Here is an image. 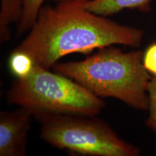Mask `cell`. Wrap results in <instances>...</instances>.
Instances as JSON below:
<instances>
[{"mask_svg": "<svg viewBox=\"0 0 156 156\" xmlns=\"http://www.w3.org/2000/svg\"><path fill=\"white\" fill-rule=\"evenodd\" d=\"M86 1L66 0L43 6L28 34L13 50L24 52L36 65L49 69L73 53L86 54L116 44L141 46L143 30L89 11Z\"/></svg>", "mask_w": 156, "mask_h": 156, "instance_id": "obj_1", "label": "cell"}, {"mask_svg": "<svg viewBox=\"0 0 156 156\" xmlns=\"http://www.w3.org/2000/svg\"><path fill=\"white\" fill-rule=\"evenodd\" d=\"M143 53L109 46L81 61L57 62L52 68L97 96L114 98L134 108L147 110L152 76L144 67Z\"/></svg>", "mask_w": 156, "mask_h": 156, "instance_id": "obj_2", "label": "cell"}, {"mask_svg": "<svg viewBox=\"0 0 156 156\" xmlns=\"http://www.w3.org/2000/svg\"><path fill=\"white\" fill-rule=\"evenodd\" d=\"M7 101L28 108L34 118L42 114L96 116L106 106L101 98L80 84L36 64L28 76L12 85Z\"/></svg>", "mask_w": 156, "mask_h": 156, "instance_id": "obj_3", "label": "cell"}, {"mask_svg": "<svg viewBox=\"0 0 156 156\" xmlns=\"http://www.w3.org/2000/svg\"><path fill=\"white\" fill-rule=\"evenodd\" d=\"M41 138L53 147L72 153L93 156H138L141 150L124 141L95 116L42 114Z\"/></svg>", "mask_w": 156, "mask_h": 156, "instance_id": "obj_4", "label": "cell"}, {"mask_svg": "<svg viewBox=\"0 0 156 156\" xmlns=\"http://www.w3.org/2000/svg\"><path fill=\"white\" fill-rule=\"evenodd\" d=\"M34 115L20 107L0 113V156L26 155L28 134Z\"/></svg>", "mask_w": 156, "mask_h": 156, "instance_id": "obj_5", "label": "cell"}, {"mask_svg": "<svg viewBox=\"0 0 156 156\" xmlns=\"http://www.w3.org/2000/svg\"><path fill=\"white\" fill-rule=\"evenodd\" d=\"M153 0H87L89 11L105 17L112 16L124 9H136L147 12L151 9Z\"/></svg>", "mask_w": 156, "mask_h": 156, "instance_id": "obj_6", "label": "cell"}, {"mask_svg": "<svg viewBox=\"0 0 156 156\" xmlns=\"http://www.w3.org/2000/svg\"><path fill=\"white\" fill-rule=\"evenodd\" d=\"M25 0H1L0 9V43L11 38L12 25L18 24L24 11Z\"/></svg>", "mask_w": 156, "mask_h": 156, "instance_id": "obj_7", "label": "cell"}, {"mask_svg": "<svg viewBox=\"0 0 156 156\" xmlns=\"http://www.w3.org/2000/svg\"><path fill=\"white\" fill-rule=\"evenodd\" d=\"M9 69L17 79L28 76L35 67L34 60L22 51L13 50L8 60Z\"/></svg>", "mask_w": 156, "mask_h": 156, "instance_id": "obj_8", "label": "cell"}, {"mask_svg": "<svg viewBox=\"0 0 156 156\" xmlns=\"http://www.w3.org/2000/svg\"><path fill=\"white\" fill-rule=\"evenodd\" d=\"M45 1L46 0H25L22 19L17 24V36L28 32L34 26Z\"/></svg>", "mask_w": 156, "mask_h": 156, "instance_id": "obj_9", "label": "cell"}, {"mask_svg": "<svg viewBox=\"0 0 156 156\" xmlns=\"http://www.w3.org/2000/svg\"><path fill=\"white\" fill-rule=\"evenodd\" d=\"M147 93L149 115L145 124L156 134V76L152 77Z\"/></svg>", "mask_w": 156, "mask_h": 156, "instance_id": "obj_10", "label": "cell"}, {"mask_svg": "<svg viewBox=\"0 0 156 156\" xmlns=\"http://www.w3.org/2000/svg\"><path fill=\"white\" fill-rule=\"evenodd\" d=\"M143 64L148 73L156 76V43L148 46L143 53Z\"/></svg>", "mask_w": 156, "mask_h": 156, "instance_id": "obj_11", "label": "cell"}, {"mask_svg": "<svg viewBox=\"0 0 156 156\" xmlns=\"http://www.w3.org/2000/svg\"><path fill=\"white\" fill-rule=\"evenodd\" d=\"M51 1H53V2H62V1H66V0H51Z\"/></svg>", "mask_w": 156, "mask_h": 156, "instance_id": "obj_12", "label": "cell"}]
</instances>
